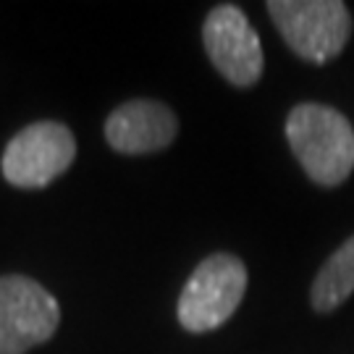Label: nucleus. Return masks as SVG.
<instances>
[{
	"label": "nucleus",
	"mask_w": 354,
	"mask_h": 354,
	"mask_svg": "<svg viewBox=\"0 0 354 354\" xmlns=\"http://www.w3.org/2000/svg\"><path fill=\"white\" fill-rule=\"evenodd\" d=\"M286 140L304 174L320 187H339L354 168V129L346 115L320 102H302L286 118Z\"/></svg>",
	"instance_id": "1"
},
{
	"label": "nucleus",
	"mask_w": 354,
	"mask_h": 354,
	"mask_svg": "<svg viewBox=\"0 0 354 354\" xmlns=\"http://www.w3.org/2000/svg\"><path fill=\"white\" fill-rule=\"evenodd\" d=\"M268 13L291 50L310 64H328L352 35L342 0H270Z\"/></svg>",
	"instance_id": "2"
},
{
	"label": "nucleus",
	"mask_w": 354,
	"mask_h": 354,
	"mask_svg": "<svg viewBox=\"0 0 354 354\" xmlns=\"http://www.w3.org/2000/svg\"><path fill=\"white\" fill-rule=\"evenodd\" d=\"M247 291V268L239 257L218 252L194 268L178 297V323L189 333L221 328Z\"/></svg>",
	"instance_id": "3"
},
{
	"label": "nucleus",
	"mask_w": 354,
	"mask_h": 354,
	"mask_svg": "<svg viewBox=\"0 0 354 354\" xmlns=\"http://www.w3.org/2000/svg\"><path fill=\"white\" fill-rule=\"evenodd\" d=\"M74 158L71 129L58 121H37L8 142L3 152V176L19 189H39L66 174Z\"/></svg>",
	"instance_id": "4"
},
{
	"label": "nucleus",
	"mask_w": 354,
	"mask_h": 354,
	"mask_svg": "<svg viewBox=\"0 0 354 354\" xmlns=\"http://www.w3.org/2000/svg\"><path fill=\"white\" fill-rule=\"evenodd\" d=\"M61 307L48 289L26 276L0 279V354H26L50 339Z\"/></svg>",
	"instance_id": "5"
},
{
	"label": "nucleus",
	"mask_w": 354,
	"mask_h": 354,
	"mask_svg": "<svg viewBox=\"0 0 354 354\" xmlns=\"http://www.w3.org/2000/svg\"><path fill=\"white\" fill-rule=\"evenodd\" d=\"M203 42L213 66L236 87H252L263 76V48L250 19L236 6H215L203 26Z\"/></svg>",
	"instance_id": "6"
},
{
	"label": "nucleus",
	"mask_w": 354,
	"mask_h": 354,
	"mask_svg": "<svg viewBox=\"0 0 354 354\" xmlns=\"http://www.w3.org/2000/svg\"><path fill=\"white\" fill-rule=\"evenodd\" d=\"M178 121L174 111L158 100H129L105 121V140L115 152L147 155L165 150L176 140Z\"/></svg>",
	"instance_id": "7"
},
{
	"label": "nucleus",
	"mask_w": 354,
	"mask_h": 354,
	"mask_svg": "<svg viewBox=\"0 0 354 354\" xmlns=\"http://www.w3.org/2000/svg\"><path fill=\"white\" fill-rule=\"evenodd\" d=\"M354 294V236L344 241L336 252L326 260L315 276L310 299L317 313H330L342 307Z\"/></svg>",
	"instance_id": "8"
}]
</instances>
